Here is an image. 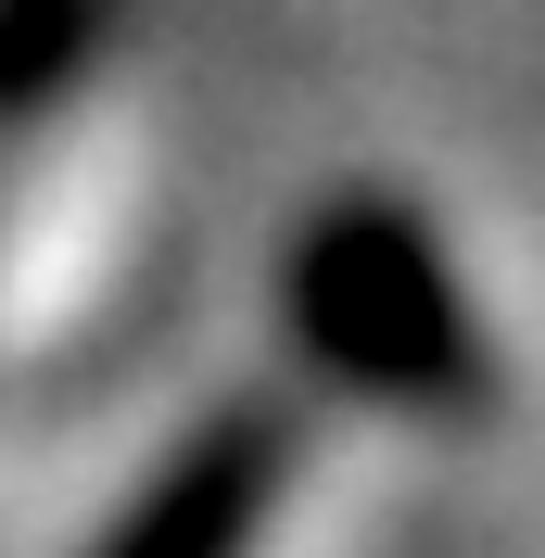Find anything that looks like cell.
<instances>
[{
    "label": "cell",
    "instance_id": "1",
    "mask_svg": "<svg viewBox=\"0 0 545 558\" xmlns=\"http://www.w3.org/2000/svg\"><path fill=\"white\" fill-rule=\"evenodd\" d=\"M267 470H279L267 418H229V432L191 457V483H178L166 508L140 521V546H128V558H229V521H241V495L267 483Z\"/></svg>",
    "mask_w": 545,
    "mask_h": 558
}]
</instances>
